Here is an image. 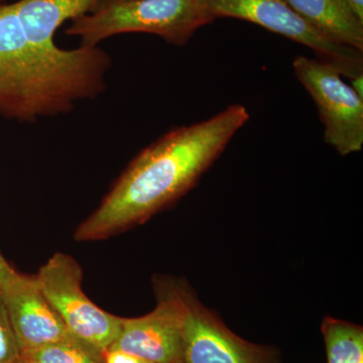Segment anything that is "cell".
I'll return each mask as SVG.
<instances>
[{
  "instance_id": "obj_14",
  "label": "cell",
  "mask_w": 363,
  "mask_h": 363,
  "mask_svg": "<svg viewBox=\"0 0 363 363\" xmlns=\"http://www.w3.org/2000/svg\"><path fill=\"white\" fill-rule=\"evenodd\" d=\"M0 363H23L21 347L0 298Z\"/></svg>"
},
{
  "instance_id": "obj_1",
  "label": "cell",
  "mask_w": 363,
  "mask_h": 363,
  "mask_svg": "<svg viewBox=\"0 0 363 363\" xmlns=\"http://www.w3.org/2000/svg\"><path fill=\"white\" fill-rule=\"evenodd\" d=\"M250 121L233 104L206 121L169 130L143 150L99 207L80 224L77 241L104 240L143 223L191 190Z\"/></svg>"
},
{
  "instance_id": "obj_16",
  "label": "cell",
  "mask_w": 363,
  "mask_h": 363,
  "mask_svg": "<svg viewBox=\"0 0 363 363\" xmlns=\"http://www.w3.org/2000/svg\"><path fill=\"white\" fill-rule=\"evenodd\" d=\"M16 274V272L9 266L4 255L0 253V292L4 290V286L13 278Z\"/></svg>"
},
{
  "instance_id": "obj_8",
  "label": "cell",
  "mask_w": 363,
  "mask_h": 363,
  "mask_svg": "<svg viewBox=\"0 0 363 363\" xmlns=\"http://www.w3.org/2000/svg\"><path fill=\"white\" fill-rule=\"evenodd\" d=\"M157 306L138 318H123L121 331L109 350H121L147 363H180L181 311L169 277L154 281Z\"/></svg>"
},
{
  "instance_id": "obj_12",
  "label": "cell",
  "mask_w": 363,
  "mask_h": 363,
  "mask_svg": "<svg viewBox=\"0 0 363 363\" xmlns=\"http://www.w3.org/2000/svg\"><path fill=\"white\" fill-rule=\"evenodd\" d=\"M328 363H363V330L357 324L326 317L322 324Z\"/></svg>"
},
{
  "instance_id": "obj_5",
  "label": "cell",
  "mask_w": 363,
  "mask_h": 363,
  "mask_svg": "<svg viewBox=\"0 0 363 363\" xmlns=\"http://www.w3.org/2000/svg\"><path fill=\"white\" fill-rule=\"evenodd\" d=\"M214 18L250 21L304 45L317 60L348 79L363 75V52L334 42L310 25L284 0H204Z\"/></svg>"
},
{
  "instance_id": "obj_9",
  "label": "cell",
  "mask_w": 363,
  "mask_h": 363,
  "mask_svg": "<svg viewBox=\"0 0 363 363\" xmlns=\"http://www.w3.org/2000/svg\"><path fill=\"white\" fill-rule=\"evenodd\" d=\"M0 298L20 342L21 352L75 339L45 298L35 276L16 272L0 292Z\"/></svg>"
},
{
  "instance_id": "obj_4",
  "label": "cell",
  "mask_w": 363,
  "mask_h": 363,
  "mask_svg": "<svg viewBox=\"0 0 363 363\" xmlns=\"http://www.w3.org/2000/svg\"><path fill=\"white\" fill-rule=\"evenodd\" d=\"M35 278L71 335L105 362L123 318L104 311L85 295L80 264L70 255L55 253Z\"/></svg>"
},
{
  "instance_id": "obj_2",
  "label": "cell",
  "mask_w": 363,
  "mask_h": 363,
  "mask_svg": "<svg viewBox=\"0 0 363 363\" xmlns=\"http://www.w3.org/2000/svg\"><path fill=\"white\" fill-rule=\"evenodd\" d=\"M111 56L99 45L65 50L28 39L16 4H0V116L18 123L69 113L106 89Z\"/></svg>"
},
{
  "instance_id": "obj_7",
  "label": "cell",
  "mask_w": 363,
  "mask_h": 363,
  "mask_svg": "<svg viewBox=\"0 0 363 363\" xmlns=\"http://www.w3.org/2000/svg\"><path fill=\"white\" fill-rule=\"evenodd\" d=\"M169 279L181 311L180 363H269L262 348L229 330L187 283Z\"/></svg>"
},
{
  "instance_id": "obj_19",
  "label": "cell",
  "mask_w": 363,
  "mask_h": 363,
  "mask_svg": "<svg viewBox=\"0 0 363 363\" xmlns=\"http://www.w3.org/2000/svg\"><path fill=\"white\" fill-rule=\"evenodd\" d=\"M0 4H6V0H0Z\"/></svg>"
},
{
  "instance_id": "obj_18",
  "label": "cell",
  "mask_w": 363,
  "mask_h": 363,
  "mask_svg": "<svg viewBox=\"0 0 363 363\" xmlns=\"http://www.w3.org/2000/svg\"><path fill=\"white\" fill-rule=\"evenodd\" d=\"M351 87L357 93L358 96L363 98V75L350 79Z\"/></svg>"
},
{
  "instance_id": "obj_6",
  "label": "cell",
  "mask_w": 363,
  "mask_h": 363,
  "mask_svg": "<svg viewBox=\"0 0 363 363\" xmlns=\"http://www.w3.org/2000/svg\"><path fill=\"white\" fill-rule=\"evenodd\" d=\"M298 82L311 95L324 124L325 142L341 156L360 152L363 147V98L333 67L317 59L294 60Z\"/></svg>"
},
{
  "instance_id": "obj_13",
  "label": "cell",
  "mask_w": 363,
  "mask_h": 363,
  "mask_svg": "<svg viewBox=\"0 0 363 363\" xmlns=\"http://www.w3.org/2000/svg\"><path fill=\"white\" fill-rule=\"evenodd\" d=\"M23 363H104L76 339L50 343L21 352Z\"/></svg>"
},
{
  "instance_id": "obj_3",
  "label": "cell",
  "mask_w": 363,
  "mask_h": 363,
  "mask_svg": "<svg viewBox=\"0 0 363 363\" xmlns=\"http://www.w3.org/2000/svg\"><path fill=\"white\" fill-rule=\"evenodd\" d=\"M214 20L204 0H112L72 21L65 33L90 47L128 33H152L182 47Z\"/></svg>"
},
{
  "instance_id": "obj_15",
  "label": "cell",
  "mask_w": 363,
  "mask_h": 363,
  "mask_svg": "<svg viewBox=\"0 0 363 363\" xmlns=\"http://www.w3.org/2000/svg\"><path fill=\"white\" fill-rule=\"evenodd\" d=\"M104 363H147L142 358L121 350H109L105 355Z\"/></svg>"
},
{
  "instance_id": "obj_17",
  "label": "cell",
  "mask_w": 363,
  "mask_h": 363,
  "mask_svg": "<svg viewBox=\"0 0 363 363\" xmlns=\"http://www.w3.org/2000/svg\"><path fill=\"white\" fill-rule=\"evenodd\" d=\"M355 16L363 21V0H344Z\"/></svg>"
},
{
  "instance_id": "obj_11",
  "label": "cell",
  "mask_w": 363,
  "mask_h": 363,
  "mask_svg": "<svg viewBox=\"0 0 363 363\" xmlns=\"http://www.w3.org/2000/svg\"><path fill=\"white\" fill-rule=\"evenodd\" d=\"M334 42L363 52V21L344 0H284Z\"/></svg>"
},
{
  "instance_id": "obj_10",
  "label": "cell",
  "mask_w": 363,
  "mask_h": 363,
  "mask_svg": "<svg viewBox=\"0 0 363 363\" xmlns=\"http://www.w3.org/2000/svg\"><path fill=\"white\" fill-rule=\"evenodd\" d=\"M112 0H18L16 13L26 35L35 44L56 47L55 33L67 21L96 11Z\"/></svg>"
}]
</instances>
